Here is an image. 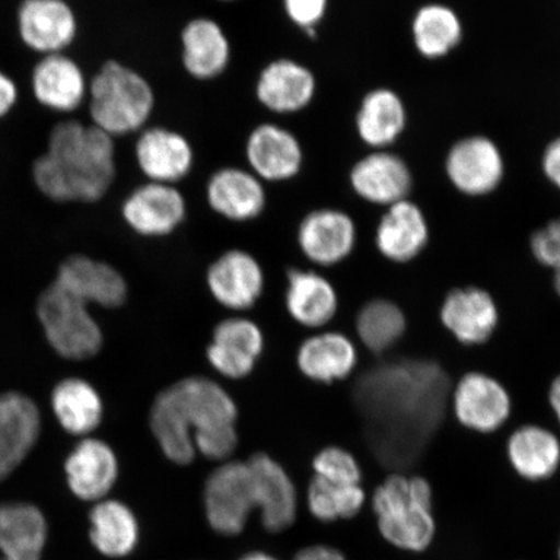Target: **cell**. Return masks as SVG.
<instances>
[{"label":"cell","instance_id":"cell-27","mask_svg":"<svg viewBox=\"0 0 560 560\" xmlns=\"http://www.w3.org/2000/svg\"><path fill=\"white\" fill-rule=\"evenodd\" d=\"M69 489L82 501L108 499L120 476L117 454L105 441L83 438L66 460Z\"/></svg>","mask_w":560,"mask_h":560},{"label":"cell","instance_id":"cell-29","mask_svg":"<svg viewBox=\"0 0 560 560\" xmlns=\"http://www.w3.org/2000/svg\"><path fill=\"white\" fill-rule=\"evenodd\" d=\"M55 282L88 305L116 310L126 303L129 287L114 266L85 255H74L60 265Z\"/></svg>","mask_w":560,"mask_h":560},{"label":"cell","instance_id":"cell-7","mask_svg":"<svg viewBox=\"0 0 560 560\" xmlns=\"http://www.w3.org/2000/svg\"><path fill=\"white\" fill-rule=\"evenodd\" d=\"M89 307L55 280L38 300L37 314L46 339L67 360H89L101 352L102 328Z\"/></svg>","mask_w":560,"mask_h":560},{"label":"cell","instance_id":"cell-21","mask_svg":"<svg viewBox=\"0 0 560 560\" xmlns=\"http://www.w3.org/2000/svg\"><path fill=\"white\" fill-rule=\"evenodd\" d=\"M264 349L261 327L255 320L235 315L215 325L206 355L217 374L242 381L254 373Z\"/></svg>","mask_w":560,"mask_h":560},{"label":"cell","instance_id":"cell-37","mask_svg":"<svg viewBox=\"0 0 560 560\" xmlns=\"http://www.w3.org/2000/svg\"><path fill=\"white\" fill-rule=\"evenodd\" d=\"M411 32L418 52L433 60L444 58L460 44L464 27L451 7L431 3L418 10Z\"/></svg>","mask_w":560,"mask_h":560},{"label":"cell","instance_id":"cell-22","mask_svg":"<svg viewBox=\"0 0 560 560\" xmlns=\"http://www.w3.org/2000/svg\"><path fill=\"white\" fill-rule=\"evenodd\" d=\"M252 480L256 511L260 513L261 524L269 534H282L298 521L299 493L285 468L271 455L258 452L247 459Z\"/></svg>","mask_w":560,"mask_h":560},{"label":"cell","instance_id":"cell-16","mask_svg":"<svg viewBox=\"0 0 560 560\" xmlns=\"http://www.w3.org/2000/svg\"><path fill=\"white\" fill-rule=\"evenodd\" d=\"M15 24L21 44L39 58L68 52L81 31L79 13L69 0H20Z\"/></svg>","mask_w":560,"mask_h":560},{"label":"cell","instance_id":"cell-13","mask_svg":"<svg viewBox=\"0 0 560 560\" xmlns=\"http://www.w3.org/2000/svg\"><path fill=\"white\" fill-rule=\"evenodd\" d=\"M188 199L182 186L140 179L124 196L120 215L131 233L144 240H163L185 225Z\"/></svg>","mask_w":560,"mask_h":560},{"label":"cell","instance_id":"cell-44","mask_svg":"<svg viewBox=\"0 0 560 560\" xmlns=\"http://www.w3.org/2000/svg\"><path fill=\"white\" fill-rule=\"evenodd\" d=\"M548 401L552 416L556 418L558 431L560 433V375L556 376L550 384Z\"/></svg>","mask_w":560,"mask_h":560},{"label":"cell","instance_id":"cell-5","mask_svg":"<svg viewBox=\"0 0 560 560\" xmlns=\"http://www.w3.org/2000/svg\"><path fill=\"white\" fill-rule=\"evenodd\" d=\"M159 107L155 82L129 61L104 60L90 75L88 121L117 142L155 122Z\"/></svg>","mask_w":560,"mask_h":560},{"label":"cell","instance_id":"cell-30","mask_svg":"<svg viewBox=\"0 0 560 560\" xmlns=\"http://www.w3.org/2000/svg\"><path fill=\"white\" fill-rule=\"evenodd\" d=\"M40 425L39 410L30 397L18 392L0 395V481L32 452Z\"/></svg>","mask_w":560,"mask_h":560},{"label":"cell","instance_id":"cell-4","mask_svg":"<svg viewBox=\"0 0 560 560\" xmlns=\"http://www.w3.org/2000/svg\"><path fill=\"white\" fill-rule=\"evenodd\" d=\"M369 509L390 549L422 556L438 536L435 490L420 474L390 472L369 490Z\"/></svg>","mask_w":560,"mask_h":560},{"label":"cell","instance_id":"cell-42","mask_svg":"<svg viewBox=\"0 0 560 560\" xmlns=\"http://www.w3.org/2000/svg\"><path fill=\"white\" fill-rule=\"evenodd\" d=\"M542 171L546 175V179L560 190V137L552 140V142L546 147L542 156Z\"/></svg>","mask_w":560,"mask_h":560},{"label":"cell","instance_id":"cell-31","mask_svg":"<svg viewBox=\"0 0 560 560\" xmlns=\"http://www.w3.org/2000/svg\"><path fill=\"white\" fill-rule=\"evenodd\" d=\"M90 541L102 556L110 559L129 557L140 542V524L135 511L125 502L105 499L90 511Z\"/></svg>","mask_w":560,"mask_h":560},{"label":"cell","instance_id":"cell-1","mask_svg":"<svg viewBox=\"0 0 560 560\" xmlns=\"http://www.w3.org/2000/svg\"><path fill=\"white\" fill-rule=\"evenodd\" d=\"M360 352V365L346 382L347 402L359 431L355 455L375 486L390 472H416L427 445L452 416L455 381L425 357L396 348L380 357Z\"/></svg>","mask_w":560,"mask_h":560},{"label":"cell","instance_id":"cell-23","mask_svg":"<svg viewBox=\"0 0 560 560\" xmlns=\"http://www.w3.org/2000/svg\"><path fill=\"white\" fill-rule=\"evenodd\" d=\"M207 285L217 304L231 312H247L265 291V272L248 250L229 249L207 270Z\"/></svg>","mask_w":560,"mask_h":560},{"label":"cell","instance_id":"cell-32","mask_svg":"<svg viewBox=\"0 0 560 560\" xmlns=\"http://www.w3.org/2000/svg\"><path fill=\"white\" fill-rule=\"evenodd\" d=\"M408 330V320L395 301L375 298L355 312L352 338L362 352L380 357L395 349Z\"/></svg>","mask_w":560,"mask_h":560},{"label":"cell","instance_id":"cell-38","mask_svg":"<svg viewBox=\"0 0 560 560\" xmlns=\"http://www.w3.org/2000/svg\"><path fill=\"white\" fill-rule=\"evenodd\" d=\"M313 476L335 485L365 486L361 460L347 446L328 444L314 454Z\"/></svg>","mask_w":560,"mask_h":560},{"label":"cell","instance_id":"cell-10","mask_svg":"<svg viewBox=\"0 0 560 560\" xmlns=\"http://www.w3.org/2000/svg\"><path fill=\"white\" fill-rule=\"evenodd\" d=\"M177 44L178 65L188 81L213 85L233 69L234 39L219 18L209 13L187 18L179 26Z\"/></svg>","mask_w":560,"mask_h":560},{"label":"cell","instance_id":"cell-48","mask_svg":"<svg viewBox=\"0 0 560 560\" xmlns=\"http://www.w3.org/2000/svg\"><path fill=\"white\" fill-rule=\"evenodd\" d=\"M556 560H560V535H559L558 544H557V548H556Z\"/></svg>","mask_w":560,"mask_h":560},{"label":"cell","instance_id":"cell-46","mask_svg":"<svg viewBox=\"0 0 560 560\" xmlns=\"http://www.w3.org/2000/svg\"><path fill=\"white\" fill-rule=\"evenodd\" d=\"M360 234H361V236H360V242H361V241H373V240H371V237H373V236H371V235H373V233H360ZM360 242H359V243H360ZM346 262H347V261H346ZM347 264H348V262H347ZM348 265H349V264H348ZM349 266H350V265H349ZM350 268H352V266H350ZM362 305H363V304H362ZM360 306H361V305H360V304H357V303H355V301H354V300H353V298H352V301H350V313H355L357 311H359V310H360Z\"/></svg>","mask_w":560,"mask_h":560},{"label":"cell","instance_id":"cell-43","mask_svg":"<svg viewBox=\"0 0 560 560\" xmlns=\"http://www.w3.org/2000/svg\"><path fill=\"white\" fill-rule=\"evenodd\" d=\"M292 560H348V558L335 546L315 544L301 549Z\"/></svg>","mask_w":560,"mask_h":560},{"label":"cell","instance_id":"cell-45","mask_svg":"<svg viewBox=\"0 0 560 560\" xmlns=\"http://www.w3.org/2000/svg\"><path fill=\"white\" fill-rule=\"evenodd\" d=\"M237 560H279L275 556L269 555V552L256 550L249 551L247 555H244Z\"/></svg>","mask_w":560,"mask_h":560},{"label":"cell","instance_id":"cell-9","mask_svg":"<svg viewBox=\"0 0 560 560\" xmlns=\"http://www.w3.org/2000/svg\"><path fill=\"white\" fill-rule=\"evenodd\" d=\"M131 159L140 179L182 186L198 170L199 151L187 131L155 121L131 138Z\"/></svg>","mask_w":560,"mask_h":560},{"label":"cell","instance_id":"cell-8","mask_svg":"<svg viewBox=\"0 0 560 560\" xmlns=\"http://www.w3.org/2000/svg\"><path fill=\"white\" fill-rule=\"evenodd\" d=\"M318 75L292 55L271 56L258 68L250 93L265 117L285 121L310 110L317 101Z\"/></svg>","mask_w":560,"mask_h":560},{"label":"cell","instance_id":"cell-49","mask_svg":"<svg viewBox=\"0 0 560 560\" xmlns=\"http://www.w3.org/2000/svg\"><path fill=\"white\" fill-rule=\"evenodd\" d=\"M0 560H24V559H12V558L0 557ZM34 560H40V559H34Z\"/></svg>","mask_w":560,"mask_h":560},{"label":"cell","instance_id":"cell-11","mask_svg":"<svg viewBox=\"0 0 560 560\" xmlns=\"http://www.w3.org/2000/svg\"><path fill=\"white\" fill-rule=\"evenodd\" d=\"M202 503L209 527L217 535H242L256 511L248 462L230 459L217 466L206 480Z\"/></svg>","mask_w":560,"mask_h":560},{"label":"cell","instance_id":"cell-17","mask_svg":"<svg viewBox=\"0 0 560 560\" xmlns=\"http://www.w3.org/2000/svg\"><path fill=\"white\" fill-rule=\"evenodd\" d=\"M30 85L42 108L68 117L86 107L90 75L69 52L46 55L35 62Z\"/></svg>","mask_w":560,"mask_h":560},{"label":"cell","instance_id":"cell-18","mask_svg":"<svg viewBox=\"0 0 560 560\" xmlns=\"http://www.w3.org/2000/svg\"><path fill=\"white\" fill-rule=\"evenodd\" d=\"M445 171L455 190L467 198L481 199L499 190L505 161L492 139L474 136L452 147Z\"/></svg>","mask_w":560,"mask_h":560},{"label":"cell","instance_id":"cell-14","mask_svg":"<svg viewBox=\"0 0 560 560\" xmlns=\"http://www.w3.org/2000/svg\"><path fill=\"white\" fill-rule=\"evenodd\" d=\"M269 188L242 163H223L207 174L202 195L210 212L242 225L260 220L268 210Z\"/></svg>","mask_w":560,"mask_h":560},{"label":"cell","instance_id":"cell-35","mask_svg":"<svg viewBox=\"0 0 560 560\" xmlns=\"http://www.w3.org/2000/svg\"><path fill=\"white\" fill-rule=\"evenodd\" d=\"M47 523L30 503H0V551L12 559H40Z\"/></svg>","mask_w":560,"mask_h":560},{"label":"cell","instance_id":"cell-25","mask_svg":"<svg viewBox=\"0 0 560 560\" xmlns=\"http://www.w3.org/2000/svg\"><path fill=\"white\" fill-rule=\"evenodd\" d=\"M441 325L458 345L481 347L493 338L500 324L495 300L480 287H458L447 292L440 306Z\"/></svg>","mask_w":560,"mask_h":560},{"label":"cell","instance_id":"cell-28","mask_svg":"<svg viewBox=\"0 0 560 560\" xmlns=\"http://www.w3.org/2000/svg\"><path fill=\"white\" fill-rule=\"evenodd\" d=\"M505 454L511 471L529 485L555 478L560 468V433L538 424H523L509 433Z\"/></svg>","mask_w":560,"mask_h":560},{"label":"cell","instance_id":"cell-2","mask_svg":"<svg viewBox=\"0 0 560 560\" xmlns=\"http://www.w3.org/2000/svg\"><path fill=\"white\" fill-rule=\"evenodd\" d=\"M237 417V405L221 384L192 375L160 392L149 423L161 453L173 465H191L198 454L222 464L240 445Z\"/></svg>","mask_w":560,"mask_h":560},{"label":"cell","instance_id":"cell-3","mask_svg":"<svg viewBox=\"0 0 560 560\" xmlns=\"http://www.w3.org/2000/svg\"><path fill=\"white\" fill-rule=\"evenodd\" d=\"M118 177L117 140L73 117L52 126L46 150L32 164L33 185L58 205H96L114 190Z\"/></svg>","mask_w":560,"mask_h":560},{"label":"cell","instance_id":"cell-40","mask_svg":"<svg viewBox=\"0 0 560 560\" xmlns=\"http://www.w3.org/2000/svg\"><path fill=\"white\" fill-rule=\"evenodd\" d=\"M330 3L331 0H279L287 24L311 40L318 37L330 12Z\"/></svg>","mask_w":560,"mask_h":560},{"label":"cell","instance_id":"cell-12","mask_svg":"<svg viewBox=\"0 0 560 560\" xmlns=\"http://www.w3.org/2000/svg\"><path fill=\"white\" fill-rule=\"evenodd\" d=\"M359 242V222L340 207L313 208L301 217L296 229L301 254L322 271L332 270L348 261Z\"/></svg>","mask_w":560,"mask_h":560},{"label":"cell","instance_id":"cell-20","mask_svg":"<svg viewBox=\"0 0 560 560\" xmlns=\"http://www.w3.org/2000/svg\"><path fill=\"white\" fill-rule=\"evenodd\" d=\"M360 357V348L352 336L328 327L301 341L296 365L307 381L332 387L354 375Z\"/></svg>","mask_w":560,"mask_h":560},{"label":"cell","instance_id":"cell-26","mask_svg":"<svg viewBox=\"0 0 560 560\" xmlns=\"http://www.w3.org/2000/svg\"><path fill=\"white\" fill-rule=\"evenodd\" d=\"M285 310L307 330L331 327L340 313V295L331 278L322 270L291 269L287 272Z\"/></svg>","mask_w":560,"mask_h":560},{"label":"cell","instance_id":"cell-41","mask_svg":"<svg viewBox=\"0 0 560 560\" xmlns=\"http://www.w3.org/2000/svg\"><path fill=\"white\" fill-rule=\"evenodd\" d=\"M20 89L13 77L0 68V120L9 117L18 107Z\"/></svg>","mask_w":560,"mask_h":560},{"label":"cell","instance_id":"cell-34","mask_svg":"<svg viewBox=\"0 0 560 560\" xmlns=\"http://www.w3.org/2000/svg\"><path fill=\"white\" fill-rule=\"evenodd\" d=\"M51 406L59 424L73 436L89 438L103 422V398L81 377H68L56 385Z\"/></svg>","mask_w":560,"mask_h":560},{"label":"cell","instance_id":"cell-15","mask_svg":"<svg viewBox=\"0 0 560 560\" xmlns=\"http://www.w3.org/2000/svg\"><path fill=\"white\" fill-rule=\"evenodd\" d=\"M451 409L462 429L493 435L508 424L513 400L505 385L494 376L468 371L454 384Z\"/></svg>","mask_w":560,"mask_h":560},{"label":"cell","instance_id":"cell-24","mask_svg":"<svg viewBox=\"0 0 560 560\" xmlns=\"http://www.w3.org/2000/svg\"><path fill=\"white\" fill-rule=\"evenodd\" d=\"M348 185L357 199L370 207L385 209L410 198L412 175L400 156L374 150L350 167Z\"/></svg>","mask_w":560,"mask_h":560},{"label":"cell","instance_id":"cell-33","mask_svg":"<svg viewBox=\"0 0 560 560\" xmlns=\"http://www.w3.org/2000/svg\"><path fill=\"white\" fill-rule=\"evenodd\" d=\"M406 108L395 91L375 89L362 97L355 112L357 137L373 150H384L401 137L406 126Z\"/></svg>","mask_w":560,"mask_h":560},{"label":"cell","instance_id":"cell-19","mask_svg":"<svg viewBox=\"0 0 560 560\" xmlns=\"http://www.w3.org/2000/svg\"><path fill=\"white\" fill-rule=\"evenodd\" d=\"M431 228L418 201L405 199L382 210L374 228V247L384 260L410 264L429 248Z\"/></svg>","mask_w":560,"mask_h":560},{"label":"cell","instance_id":"cell-47","mask_svg":"<svg viewBox=\"0 0 560 560\" xmlns=\"http://www.w3.org/2000/svg\"><path fill=\"white\" fill-rule=\"evenodd\" d=\"M212 2L221 5H233L242 2V0H212Z\"/></svg>","mask_w":560,"mask_h":560},{"label":"cell","instance_id":"cell-36","mask_svg":"<svg viewBox=\"0 0 560 560\" xmlns=\"http://www.w3.org/2000/svg\"><path fill=\"white\" fill-rule=\"evenodd\" d=\"M305 505L313 520L322 524L353 521L368 508L369 490L365 486L335 485L313 476L306 487Z\"/></svg>","mask_w":560,"mask_h":560},{"label":"cell","instance_id":"cell-39","mask_svg":"<svg viewBox=\"0 0 560 560\" xmlns=\"http://www.w3.org/2000/svg\"><path fill=\"white\" fill-rule=\"evenodd\" d=\"M536 262L551 272V284L560 299V215L536 229L529 236Z\"/></svg>","mask_w":560,"mask_h":560},{"label":"cell","instance_id":"cell-6","mask_svg":"<svg viewBox=\"0 0 560 560\" xmlns=\"http://www.w3.org/2000/svg\"><path fill=\"white\" fill-rule=\"evenodd\" d=\"M242 164L265 185L293 184L306 170L307 152L299 132L276 118L252 124L242 139Z\"/></svg>","mask_w":560,"mask_h":560}]
</instances>
